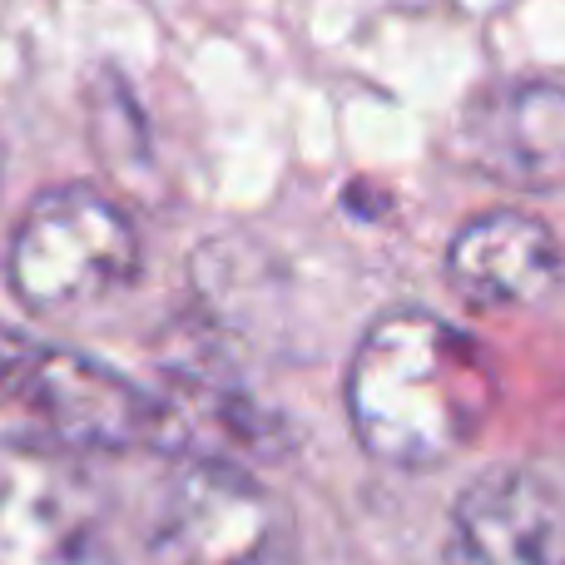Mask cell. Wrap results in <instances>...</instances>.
<instances>
[{
  "label": "cell",
  "mask_w": 565,
  "mask_h": 565,
  "mask_svg": "<svg viewBox=\"0 0 565 565\" xmlns=\"http://www.w3.org/2000/svg\"><path fill=\"white\" fill-rule=\"evenodd\" d=\"M288 511L234 461H189L154 511L149 551L159 565H274Z\"/></svg>",
  "instance_id": "4"
},
{
  "label": "cell",
  "mask_w": 565,
  "mask_h": 565,
  "mask_svg": "<svg viewBox=\"0 0 565 565\" xmlns=\"http://www.w3.org/2000/svg\"><path fill=\"white\" fill-rule=\"evenodd\" d=\"M565 274L561 244L541 218L521 209L481 214L451 238L447 278L477 308H526L556 292Z\"/></svg>",
  "instance_id": "8"
},
{
  "label": "cell",
  "mask_w": 565,
  "mask_h": 565,
  "mask_svg": "<svg viewBox=\"0 0 565 565\" xmlns=\"http://www.w3.org/2000/svg\"><path fill=\"white\" fill-rule=\"evenodd\" d=\"M0 565H119L115 507L60 441H0Z\"/></svg>",
  "instance_id": "3"
},
{
  "label": "cell",
  "mask_w": 565,
  "mask_h": 565,
  "mask_svg": "<svg viewBox=\"0 0 565 565\" xmlns=\"http://www.w3.org/2000/svg\"><path fill=\"white\" fill-rule=\"evenodd\" d=\"M457 154L507 189H561L565 89L541 79L481 89L457 125Z\"/></svg>",
  "instance_id": "7"
},
{
  "label": "cell",
  "mask_w": 565,
  "mask_h": 565,
  "mask_svg": "<svg viewBox=\"0 0 565 565\" xmlns=\"http://www.w3.org/2000/svg\"><path fill=\"white\" fill-rule=\"evenodd\" d=\"M6 274L25 312H85L139 278V234L125 209L99 189H50L20 218Z\"/></svg>",
  "instance_id": "2"
},
{
  "label": "cell",
  "mask_w": 565,
  "mask_h": 565,
  "mask_svg": "<svg viewBox=\"0 0 565 565\" xmlns=\"http://www.w3.org/2000/svg\"><path fill=\"white\" fill-rule=\"evenodd\" d=\"M447 565H565V497L531 467H491L451 507Z\"/></svg>",
  "instance_id": "5"
},
{
  "label": "cell",
  "mask_w": 565,
  "mask_h": 565,
  "mask_svg": "<svg viewBox=\"0 0 565 565\" xmlns=\"http://www.w3.org/2000/svg\"><path fill=\"white\" fill-rule=\"evenodd\" d=\"M40 352H45V348H35L25 332L0 328V402H6V397H25L30 372H35Z\"/></svg>",
  "instance_id": "9"
},
{
  "label": "cell",
  "mask_w": 565,
  "mask_h": 565,
  "mask_svg": "<svg viewBox=\"0 0 565 565\" xmlns=\"http://www.w3.org/2000/svg\"><path fill=\"white\" fill-rule=\"evenodd\" d=\"M25 402L50 427V437L70 451L159 447V397L79 352H40Z\"/></svg>",
  "instance_id": "6"
},
{
  "label": "cell",
  "mask_w": 565,
  "mask_h": 565,
  "mask_svg": "<svg viewBox=\"0 0 565 565\" xmlns=\"http://www.w3.org/2000/svg\"><path fill=\"white\" fill-rule=\"evenodd\" d=\"M497 412L491 362L437 312L397 308L362 332L348 367V417L362 451L402 471L441 467Z\"/></svg>",
  "instance_id": "1"
}]
</instances>
